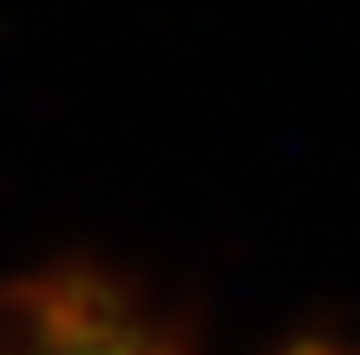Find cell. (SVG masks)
<instances>
[{
  "instance_id": "1",
  "label": "cell",
  "mask_w": 360,
  "mask_h": 355,
  "mask_svg": "<svg viewBox=\"0 0 360 355\" xmlns=\"http://www.w3.org/2000/svg\"><path fill=\"white\" fill-rule=\"evenodd\" d=\"M35 355H174V349L140 338V332H117V326L82 320V326H53V332H41ZM285 355H349V349H337V344H297V349H285Z\"/></svg>"
}]
</instances>
